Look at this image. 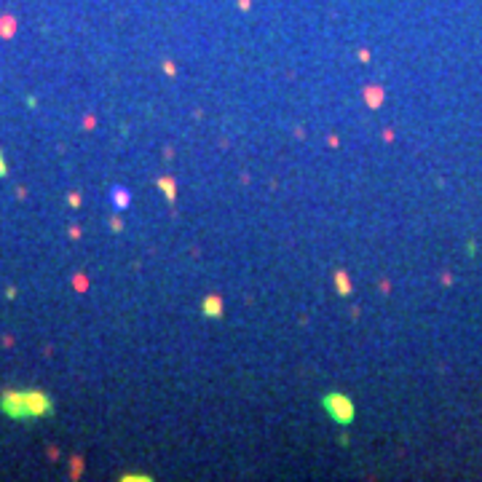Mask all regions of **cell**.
<instances>
[{"label":"cell","mask_w":482,"mask_h":482,"mask_svg":"<svg viewBox=\"0 0 482 482\" xmlns=\"http://www.w3.org/2000/svg\"><path fill=\"white\" fill-rule=\"evenodd\" d=\"M0 410L14 421H32L51 416L54 404L48 399V394L38 391V388H19V391H3Z\"/></svg>","instance_id":"6da1fadb"},{"label":"cell","mask_w":482,"mask_h":482,"mask_svg":"<svg viewBox=\"0 0 482 482\" xmlns=\"http://www.w3.org/2000/svg\"><path fill=\"white\" fill-rule=\"evenodd\" d=\"M321 404H324L327 416L332 418L337 426H349V424H354V416H357V410H354V402H351L346 394H327L324 399H321Z\"/></svg>","instance_id":"7a4b0ae2"},{"label":"cell","mask_w":482,"mask_h":482,"mask_svg":"<svg viewBox=\"0 0 482 482\" xmlns=\"http://www.w3.org/2000/svg\"><path fill=\"white\" fill-rule=\"evenodd\" d=\"M201 311H204V316H209V319H220L223 316V300L220 298H204V303H201Z\"/></svg>","instance_id":"3957f363"},{"label":"cell","mask_w":482,"mask_h":482,"mask_svg":"<svg viewBox=\"0 0 482 482\" xmlns=\"http://www.w3.org/2000/svg\"><path fill=\"white\" fill-rule=\"evenodd\" d=\"M365 99L370 102V107H378V102L383 99V89H378V86H370L367 91H365Z\"/></svg>","instance_id":"277c9868"},{"label":"cell","mask_w":482,"mask_h":482,"mask_svg":"<svg viewBox=\"0 0 482 482\" xmlns=\"http://www.w3.org/2000/svg\"><path fill=\"white\" fill-rule=\"evenodd\" d=\"M335 284H337V292H340V295H351V284H349V276H346V273H337Z\"/></svg>","instance_id":"5b68a950"},{"label":"cell","mask_w":482,"mask_h":482,"mask_svg":"<svg viewBox=\"0 0 482 482\" xmlns=\"http://www.w3.org/2000/svg\"><path fill=\"white\" fill-rule=\"evenodd\" d=\"M158 188L164 190L166 198H174V180H166V177H161L158 180Z\"/></svg>","instance_id":"8992f818"},{"label":"cell","mask_w":482,"mask_h":482,"mask_svg":"<svg viewBox=\"0 0 482 482\" xmlns=\"http://www.w3.org/2000/svg\"><path fill=\"white\" fill-rule=\"evenodd\" d=\"M115 206L118 209H123V206H129V190H121V188H115Z\"/></svg>","instance_id":"52a82bcc"},{"label":"cell","mask_w":482,"mask_h":482,"mask_svg":"<svg viewBox=\"0 0 482 482\" xmlns=\"http://www.w3.org/2000/svg\"><path fill=\"white\" fill-rule=\"evenodd\" d=\"M123 479H150V477H145V474H126Z\"/></svg>","instance_id":"ba28073f"},{"label":"cell","mask_w":482,"mask_h":482,"mask_svg":"<svg viewBox=\"0 0 482 482\" xmlns=\"http://www.w3.org/2000/svg\"><path fill=\"white\" fill-rule=\"evenodd\" d=\"M6 174V161H3V156H0V177Z\"/></svg>","instance_id":"9c48e42d"}]
</instances>
